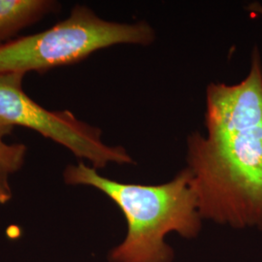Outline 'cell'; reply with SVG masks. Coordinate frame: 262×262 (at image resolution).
<instances>
[{"mask_svg": "<svg viewBox=\"0 0 262 262\" xmlns=\"http://www.w3.org/2000/svg\"><path fill=\"white\" fill-rule=\"evenodd\" d=\"M27 157L24 144H8L0 138V175L10 176L23 168Z\"/></svg>", "mask_w": 262, "mask_h": 262, "instance_id": "cell-6", "label": "cell"}, {"mask_svg": "<svg viewBox=\"0 0 262 262\" xmlns=\"http://www.w3.org/2000/svg\"><path fill=\"white\" fill-rule=\"evenodd\" d=\"M62 177L66 185L101 191L124 215L127 232L108 253L109 262H173L175 253L166 236L194 239L202 229L196 192L186 167L167 183L151 186L106 178L81 160L67 165Z\"/></svg>", "mask_w": 262, "mask_h": 262, "instance_id": "cell-2", "label": "cell"}, {"mask_svg": "<svg viewBox=\"0 0 262 262\" xmlns=\"http://www.w3.org/2000/svg\"><path fill=\"white\" fill-rule=\"evenodd\" d=\"M14 125L10 124L9 122H5L0 118V138H3L4 136H7L13 132Z\"/></svg>", "mask_w": 262, "mask_h": 262, "instance_id": "cell-8", "label": "cell"}, {"mask_svg": "<svg viewBox=\"0 0 262 262\" xmlns=\"http://www.w3.org/2000/svg\"><path fill=\"white\" fill-rule=\"evenodd\" d=\"M206 133L187 137V166L203 221L262 230V59L253 48L247 76L206 89Z\"/></svg>", "mask_w": 262, "mask_h": 262, "instance_id": "cell-1", "label": "cell"}, {"mask_svg": "<svg viewBox=\"0 0 262 262\" xmlns=\"http://www.w3.org/2000/svg\"><path fill=\"white\" fill-rule=\"evenodd\" d=\"M246 10L252 14V15H255V16H262V4L259 2H253L250 3L246 6Z\"/></svg>", "mask_w": 262, "mask_h": 262, "instance_id": "cell-9", "label": "cell"}, {"mask_svg": "<svg viewBox=\"0 0 262 262\" xmlns=\"http://www.w3.org/2000/svg\"><path fill=\"white\" fill-rule=\"evenodd\" d=\"M54 6L48 0H0V40L40 19Z\"/></svg>", "mask_w": 262, "mask_h": 262, "instance_id": "cell-5", "label": "cell"}, {"mask_svg": "<svg viewBox=\"0 0 262 262\" xmlns=\"http://www.w3.org/2000/svg\"><path fill=\"white\" fill-rule=\"evenodd\" d=\"M156 31L146 20L122 24L99 18L84 5H76L56 26L0 45V74L43 72L79 62L115 45L149 46Z\"/></svg>", "mask_w": 262, "mask_h": 262, "instance_id": "cell-3", "label": "cell"}, {"mask_svg": "<svg viewBox=\"0 0 262 262\" xmlns=\"http://www.w3.org/2000/svg\"><path fill=\"white\" fill-rule=\"evenodd\" d=\"M23 73L0 74V118L12 125L35 130L70 150L76 158L90 161L98 170L110 163L134 164L122 146H109L102 130L79 120L70 111H50L31 99L23 88Z\"/></svg>", "mask_w": 262, "mask_h": 262, "instance_id": "cell-4", "label": "cell"}, {"mask_svg": "<svg viewBox=\"0 0 262 262\" xmlns=\"http://www.w3.org/2000/svg\"><path fill=\"white\" fill-rule=\"evenodd\" d=\"M13 197L9 176L0 175V204H7Z\"/></svg>", "mask_w": 262, "mask_h": 262, "instance_id": "cell-7", "label": "cell"}]
</instances>
